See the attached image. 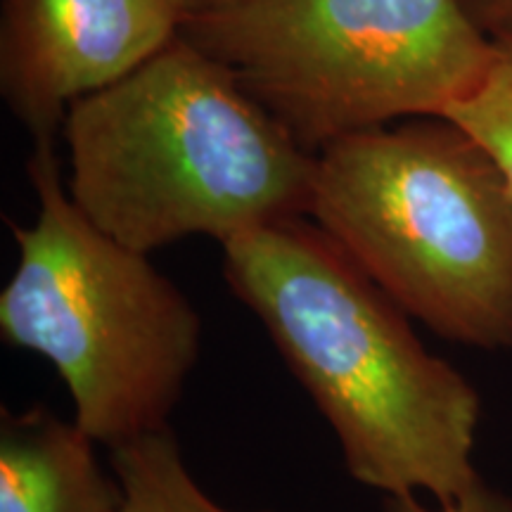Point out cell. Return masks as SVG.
Masks as SVG:
<instances>
[{
  "instance_id": "cell-11",
  "label": "cell",
  "mask_w": 512,
  "mask_h": 512,
  "mask_svg": "<svg viewBox=\"0 0 512 512\" xmlns=\"http://www.w3.org/2000/svg\"><path fill=\"white\" fill-rule=\"evenodd\" d=\"M463 8L491 41H512V0H463Z\"/></svg>"
},
{
  "instance_id": "cell-1",
  "label": "cell",
  "mask_w": 512,
  "mask_h": 512,
  "mask_svg": "<svg viewBox=\"0 0 512 512\" xmlns=\"http://www.w3.org/2000/svg\"><path fill=\"white\" fill-rule=\"evenodd\" d=\"M221 249L228 287L330 425L354 482L432 501L482 482L477 389L316 223H271Z\"/></svg>"
},
{
  "instance_id": "cell-5",
  "label": "cell",
  "mask_w": 512,
  "mask_h": 512,
  "mask_svg": "<svg viewBox=\"0 0 512 512\" xmlns=\"http://www.w3.org/2000/svg\"><path fill=\"white\" fill-rule=\"evenodd\" d=\"M306 150L406 117H444L475 91L494 41L463 0H235L183 17Z\"/></svg>"
},
{
  "instance_id": "cell-3",
  "label": "cell",
  "mask_w": 512,
  "mask_h": 512,
  "mask_svg": "<svg viewBox=\"0 0 512 512\" xmlns=\"http://www.w3.org/2000/svg\"><path fill=\"white\" fill-rule=\"evenodd\" d=\"M306 219L439 337L512 349V188L453 121L325 145Z\"/></svg>"
},
{
  "instance_id": "cell-9",
  "label": "cell",
  "mask_w": 512,
  "mask_h": 512,
  "mask_svg": "<svg viewBox=\"0 0 512 512\" xmlns=\"http://www.w3.org/2000/svg\"><path fill=\"white\" fill-rule=\"evenodd\" d=\"M441 119L475 138L512 188V41H494V57L482 81Z\"/></svg>"
},
{
  "instance_id": "cell-12",
  "label": "cell",
  "mask_w": 512,
  "mask_h": 512,
  "mask_svg": "<svg viewBox=\"0 0 512 512\" xmlns=\"http://www.w3.org/2000/svg\"><path fill=\"white\" fill-rule=\"evenodd\" d=\"M178 8H181L183 17L195 15V12H204V10H214L221 8V5L235 3V0H176Z\"/></svg>"
},
{
  "instance_id": "cell-8",
  "label": "cell",
  "mask_w": 512,
  "mask_h": 512,
  "mask_svg": "<svg viewBox=\"0 0 512 512\" xmlns=\"http://www.w3.org/2000/svg\"><path fill=\"white\" fill-rule=\"evenodd\" d=\"M110 453L121 486L117 512H240L204 491L171 427L126 441Z\"/></svg>"
},
{
  "instance_id": "cell-4",
  "label": "cell",
  "mask_w": 512,
  "mask_h": 512,
  "mask_svg": "<svg viewBox=\"0 0 512 512\" xmlns=\"http://www.w3.org/2000/svg\"><path fill=\"white\" fill-rule=\"evenodd\" d=\"M29 181L38 211L27 226L10 223L17 266L0 292V335L60 373L95 444L164 430L200 363V313L150 254L76 207L55 143H34Z\"/></svg>"
},
{
  "instance_id": "cell-10",
  "label": "cell",
  "mask_w": 512,
  "mask_h": 512,
  "mask_svg": "<svg viewBox=\"0 0 512 512\" xmlns=\"http://www.w3.org/2000/svg\"><path fill=\"white\" fill-rule=\"evenodd\" d=\"M382 512H512V498L479 482L453 501H427L425 496H384Z\"/></svg>"
},
{
  "instance_id": "cell-7",
  "label": "cell",
  "mask_w": 512,
  "mask_h": 512,
  "mask_svg": "<svg viewBox=\"0 0 512 512\" xmlns=\"http://www.w3.org/2000/svg\"><path fill=\"white\" fill-rule=\"evenodd\" d=\"M95 441L46 406L0 415V512H117L121 486Z\"/></svg>"
},
{
  "instance_id": "cell-6",
  "label": "cell",
  "mask_w": 512,
  "mask_h": 512,
  "mask_svg": "<svg viewBox=\"0 0 512 512\" xmlns=\"http://www.w3.org/2000/svg\"><path fill=\"white\" fill-rule=\"evenodd\" d=\"M176 0H3L0 93L34 143L181 34Z\"/></svg>"
},
{
  "instance_id": "cell-2",
  "label": "cell",
  "mask_w": 512,
  "mask_h": 512,
  "mask_svg": "<svg viewBox=\"0 0 512 512\" xmlns=\"http://www.w3.org/2000/svg\"><path fill=\"white\" fill-rule=\"evenodd\" d=\"M60 133L69 197L138 252L195 235L223 245L309 214L316 155L183 34L74 102Z\"/></svg>"
}]
</instances>
